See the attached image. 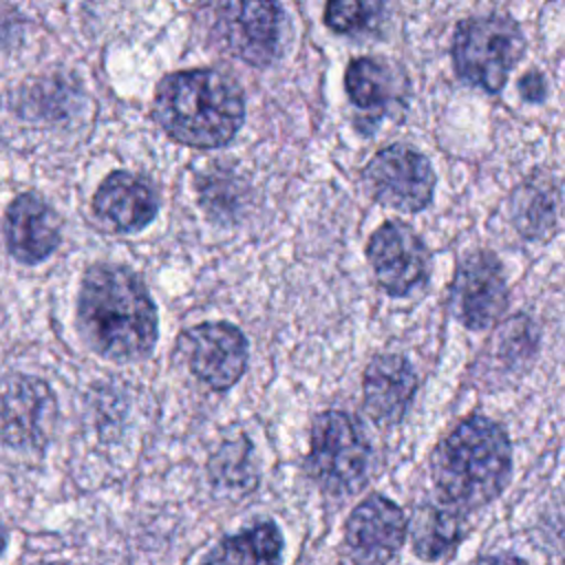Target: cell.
I'll return each instance as SVG.
<instances>
[{"instance_id": "obj_1", "label": "cell", "mask_w": 565, "mask_h": 565, "mask_svg": "<svg viewBox=\"0 0 565 565\" xmlns=\"http://www.w3.org/2000/svg\"><path fill=\"white\" fill-rule=\"evenodd\" d=\"M77 327L84 342L102 358L137 362L157 342V307L143 280L126 265L95 263L77 294Z\"/></svg>"}, {"instance_id": "obj_2", "label": "cell", "mask_w": 565, "mask_h": 565, "mask_svg": "<svg viewBox=\"0 0 565 565\" xmlns=\"http://www.w3.org/2000/svg\"><path fill=\"white\" fill-rule=\"evenodd\" d=\"M152 117L174 141L218 148L241 130L245 97L238 82L221 71H177L159 82Z\"/></svg>"}, {"instance_id": "obj_3", "label": "cell", "mask_w": 565, "mask_h": 565, "mask_svg": "<svg viewBox=\"0 0 565 565\" xmlns=\"http://www.w3.org/2000/svg\"><path fill=\"white\" fill-rule=\"evenodd\" d=\"M508 435L488 417L457 424L435 448L430 472L444 503L466 512L497 499L510 479Z\"/></svg>"}, {"instance_id": "obj_4", "label": "cell", "mask_w": 565, "mask_h": 565, "mask_svg": "<svg viewBox=\"0 0 565 565\" xmlns=\"http://www.w3.org/2000/svg\"><path fill=\"white\" fill-rule=\"evenodd\" d=\"M450 53L461 82L497 95L525 53V35L510 15H475L457 24Z\"/></svg>"}, {"instance_id": "obj_5", "label": "cell", "mask_w": 565, "mask_h": 565, "mask_svg": "<svg viewBox=\"0 0 565 565\" xmlns=\"http://www.w3.org/2000/svg\"><path fill=\"white\" fill-rule=\"evenodd\" d=\"M307 470L333 497L362 490L371 470V444L360 422L344 411L320 413L311 426Z\"/></svg>"}, {"instance_id": "obj_6", "label": "cell", "mask_w": 565, "mask_h": 565, "mask_svg": "<svg viewBox=\"0 0 565 565\" xmlns=\"http://www.w3.org/2000/svg\"><path fill=\"white\" fill-rule=\"evenodd\" d=\"M214 31L230 55L265 68L282 51L285 11L278 0H218Z\"/></svg>"}, {"instance_id": "obj_7", "label": "cell", "mask_w": 565, "mask_h": 565, "mask_svg": "<svg viewBox=\"0 0 565 565\" xmlns=\"http://www.w3.org/2000/svg\"><path fill=\"white\" fill-rule=\"evenodd\" d=\"M364 183L371 196L397 212H422L435 192V170L430 161L411 146L391 143L373 154L364 166Z\"/></svg>"}, {"instance_id": "obj_8", "label": "cell", "mask_w": 565, "mask_h": 565, "mask_svg": "<svg viewBox=\"0 0 565 565\" xmlns=\"http://www.w3.org/2000/svg\"><path fill=\"white\" fill-rule=\"evenodd\" d=\"M179 347L190 371L214 391L234 386L247 369V338L230 322H201L181 335Z\"/></svg>"}, {"instance_id": "obj_9", "label": "cell", "mask_w": 565, "mask_h": 565, "mask_svg": "<svg viewBox=\"0 0 565 565\" xmlns=\"http://www.w3.org/2000/svg\"><path fill=\"white\" fill-rule=\"evenodd\" d=\"M366 256L377 285L388 296H406L428 276V249L402 221L382 223L366 243Z\"/></svg>"}, {"instance_id": "obj_10", "label": "cell", "mask_w": 565, "mask_h": 565, "mask_svg": "<svg viewBox=\"0 0 565 565\" xmlns=\"http://www.w3.org/2000/svg\"><path fill=\"white\" fill-rule=\"evenodd\" d=\"M450 305L468 329H486L499 320L508 305V287L503 267L492 252L479 249L459 263Z\"/></svg>"}, {"instance_id": "obj_11", "label": "cell", "mask_w": 565, "mask_h": 565, "mask_svg": "<svg viewBox=\"0 0 565 565\" xmlns=\"http://www.w3.org/2000/svg\"><path fill=\"white\" fill-rule=\"evenodd\" d=\"M406 516L402 508L382 497L369 494L347 519L344 543L355 565H386L404 545Z\"/></svg>"}, {"instance_id": "obj_12", "label": "cell", "mask_w": 565, "mask_h": 565, "mask_svg": "<svg viewBox=\"0 0 565 565\" xmlns=\"http://www.w3.org/2000/svg\"><path fill=\"white\" fill-rule=\"evenodd\" d=\"M55 415L51 388L29 375H11L2 393V435L7 446L42 448Z\"/></svg>"}, {"instance_id": "obj_13", "label": "cell", "mask_w": 565, "mask_h": 565, "mask_svg": "<svg viewBox=\"0 0 565 565\" xmlns=\"http://www.w3.org/2000/svg\"><path fill=\"white\" fill-rule=\"evenodd\" d=\"M62 223L57 212L38 194H18L4 214V241L9 254L22 265L46 260L60 245Z\"/></svg>"}, {"instance_id": "obj_14", "label": "cell", "mask_w": 565, "mask_h": 565, "mask_svg": "<svg viewBox=\"0 0 565 565\" xmlns=\"http://www.w3.org/2000/svg\"><path fill=\"white\" fill-rule=\"evenodd\" d=\"M95 216L113 232H139L150 225L159 212L154 188L130 172H110L93 196Z\"/></svg>"}, {"instance_id": "obj_15", "label": "cell", "mask_w": 565, "mask_h": 565, "mask_svg": "<svg viewBox=\"0 0 565 565\" xmlns=\"http://www.w3.org/2000/svg\"><path fill=\"white\" fill-rule=\"evenodd\" d=\"M417 391V375L411 362L397 353L375 355L364 369L362 395L366 413L384 426L402 422Z\"/></svg>"}, {"instance_id": "obj_16", "label": "cell", "mask_w": 565, "mask_h": 565, "mask_svg": "<svg viewBox=\"0 0 565 565\" xmlns=\"http://www.w3.org/2000/svg\"><path fill=\"white\" fill-rule=\"evenodd\" d=\"M347 95L360 110L384 113L393 106H404L408 93L406 75L388 60L355 57L344 73Z\"/></svg>"}, {"instance_id": "obj_17", "label": "cell", "mask_w": 565, "mask_h": 565, "mask_svg": "<svg viewBox=\"0 0 565 565\" xmlns=\"http://www.w3.org/2000/svg\"><path fill=\"white\" fill-rule=\"evenodd\" d=\"M561 194L547 174H532L516 185L510 199V216L516 232L530 241L547 238L558 221Z\"/></svg>"}, {"instance_id": "obj_18", "label": "cell", "mask_w": 565, "mask_h": 565, "mask_svg": "<svg viewBox=\"0 0 565 565\" xmlns=\"http://www.w3.org/2000/svg\"><path fill=\"white\" fill-rule=\"evenodd\" d=\"M282 534L276 523L260 521L238 534L225 536L203 565H280Z\"/></svg>"}, {"instance_id": "obj_19", "label": "cell", "mask_w": 565, "mask_h": 565, "mask_svg": "<svg viewBox=\"0 0 565 565\" xmlns=\"http://www.w3.org/2000/svg\"><path fill=\"white\" fill-rule=\"evenodd\" d=\"M463 536L461 510L444 503H426L415 510L411 525L413 552L422 561H437L448 554Z\"/></svg>"}, {"instance_id": "obj_20", "label": "cell", "mask_w": 565, "mask_h": 565, "mask_svg": "<svg viewBox=\"0 0 565 565\" xmlns=\"http://www.w3.org/2000/svg\"><path fill=\"white\" fill-rule=\"evenodd\" d=\"M388 0H327L324 24L340 35L377 31L386 20Z\"/></svg>"}, {"instance_id": "obj_21", "label": "cell", "mask_w": 565, "mask_h": 565, "mask_svg": "<svg viewBox=\"0 0 565 565\" xmlns=\"http://www.w3.org/2000/svg\"><path fill=\"white\" fill-rule=\"evenodd\" d=\"M519 95L525 104H543L547 99V79L539 68H530L516 82Z\"/></svg>"}, {"instance_id": "obj_22", "label": "cell", "mask_w": 565, "mask_h": 565, "mask_svg": "<svg viewBox=\"0 0 565 565\" xmlns=\"http://www.w3.org/2000/svg\"><path fill=\"white\" fill-rule=\"evenodd\" d=\"M477 565H525V563L512 554H490V556H483Z\"/></svg>"}, {"instance_id": "obj_23", "label": "cell", "mask_w": 565, "mask_h": 565, "mask_svg": "<svg viewBox=\"0 0 565 565\" xmlns=\"http://www.w3.org/2000/svg\"><path fill=\"white\" fill-rule=\"evenodd\" d=\"M35 565H66V563H57V561H44V563H35Z\"/></svg>"}]
</instances>
